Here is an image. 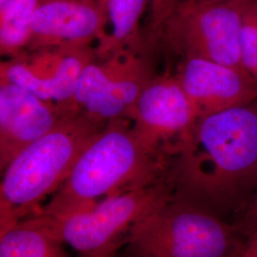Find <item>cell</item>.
<instances>
[{
  "label": "cell",
  "mask_w": 257,
  "mask_h": 257,
  "mask_svg": "<svg viewBox=\"0 0 257 257\" xmlns=\"http://www.w3.org/2000/svg\"><path fill=\"white\" fill-rule=\"evenodd\" d=\"M168 179L176 198L235 223L257 188V100L198 118Z\"/></svg>",
  "instance_id": "1"
},
{
  "label": "cell",
  "mask_w": 257,
  "mask_h": 257,
  "mask_svg": "<svg viewBox=\"0 0 257 257\" xmlns=\"http://www.w3.org/2000/svg\"><path fill=\"white\" fill-rule=\"evenodd\" d=\"M170 160L144 145L128 118L111 120L78 158L63 186L34 215L60 216L164 179Z\"/></svg>",
  "instance_id": "2"
},
{
  "label": "cell",
  "mask_w": 257,
  "mask_h": 257,
  "mask_svg": "<svg viewBox=\"0 0 257 257\" xmlns=\"http://www.w3.org/2000/svg\"><path fill=\"white\" fill-rule=\"evenodd\" d=\"M105 126L73 110L11 160L1 171L0 231L40 210L41 203L63 186L85 149Z\"/></svg>",
  "instance_id": "3"
},
{
  "label": "cell",
  "mask_w": 257,
  "mask_h": 257,
  "mask_svg": "<svg viewBox=\"0 0 257 257\" xmlns=\"http://www.w3.org/2000/svg\"><path fill=\"white\" fill-rule=\"evenodd\" d=\"M248 241L235 223L173 195L138 221L124 247L128 257H242Z\"/></svg>",
  "instance_id": "4"
},
{
  "label": "cell",
  "mask_w": 257,
  "mask_h": 257,
  "mask_svg": "<svg viewBox=\"0 0 257 257\" xmlns=\"http://www.w3.org/2000/svg\"><path fill=\"white\" fill-rule=\"evenodd\" d=\"M174 195L168 179L115 194L60 216H31L82 256L115 257L138 221ZM29 218V217H28Z\"/></svg>",
  "instance_id": "5"
},
{
  "label": "cell",
  "mask_w": 257,
  "mask_h": 257,
  "mask_svg": "<svg viewBox=\"0 0 257 257\" xmlns=\"http://www.w3.org/2000/svg\"><path fill=\"white\" fill-rule=\"evenodd\" d=\"M242 1L184 0L152 31L183 58L198 57L244 68L241 60Z\"/></svg>",
  "instance_id": "6"
},
{
  "label": "cell",
  "mask_w": 257,
  "mask_h": 257,
  "mask_svg": "<svg viewBox=\"0 0 257 257\" xmlns=\"http://www.w3.org/2000/svg\"><path fill=\"white\" fill-rule=\"evenodd\" d=\"M126 50L103 58L101 63L93 60L80 74L74 104L94 122L107 124L127 118L141 92L156 77L144 58Z\"/></svg>",
  "instance_id": "7"
},
{
  "label": "cell",
  "mask_w": 257,
  "mask_h": 257,
  "mask_svg": "<svg viewBox=\"0 0 257 257\" xmlns=\"http://www.w3.org/2000/svg\"><path fill=\"white\" fill-rule=\"evenodd\" d=\"M127 118L139 140L171 163L198 116L175 75H164L148 84Z\"/></svg>",
  "instance_id": "8"
},
{
  "label": "cell",
  "mask_w": 257,
  "mask_h": 257,
  "mask_svg": "<svg viewBox=\"0 0 257 257\" xmlns=\"http://www.w3.org/2000/svg\"><path fill=\"white\" fill-rule=\"evenodd\" d=\"M91 47H50L1 64L0 78L58 106L76 108L74 94L85 67L94 60Z\"/></svg>",
  "instance_id": "9"
},
{
  "label": "cell",
  "mask_w": 257,
  "mask_h": 257,
  "mask_svg": "<svg viewBox=\"0 0 257 257\" xmlns=\"http://www.w3.org/2000/svg\"><path fill=\"white\" fill-rule=\"evenodd\" d=\"M175 77L198 118L257 100V81L241 67L189 57L182 59Z\"/></svg>",
  "instance_id": "10"
},
{
  "label": "cell",
  "mask_w": 257,
  "mask_h": 257,
  "mask_svg": "<svg viewBox=\"0 0 257 257\" xmlns=\"http://www.w3.org/2000/svg\"><path fill=\"white\" fill-rule=\"evenodd\" d=\"M0 79L2 171L19 152L54 130L69 112L78 109L42 100L17 84Z\"/></svg>",
  "instance_id": "11"
},
{
  "label": "cell",
  "mask_w": 257,
  "mask_h": 257,
  "mask_svg": "<svg viewBox=\"0 0 257 257\" xmlns=\"http://www.w3.org/2000/svg\"><path fill=\"white\" fill-rule=\"evenodd\" d=\"M108 21L107 9L98 0H50L41 2L31 25L27 50L50 47H90L102 40Z\"/></svg>",
  "instance_id": "12"
},
{
  "label": "cell",
  "mask_w": 257,
  "mask_h": 257,
  "mask_svg": "<svg viewBox=\"0 0 257 257\" xmlns=\"http://www.w3.org/2000/svg\"><path fill=\"white\" fill-rule=\"evenodd\" d=\"M0 234V257H69L64 245L32 217Z\"/></svg>",
  "instance_id": "13"
},
{
  "label": "cell",
  "mask_w": 257,
  "mask_h": 257,
  "mask_svg": "<svg viewBox=\"0 0 257 257\" xmlns=\"http://www.w3.org/2000/svg\"><path fill=\"white\" fill-rule=\"evenodd\" d=\"M152 0H108L107 13L110 33L99 42L95 55L106 58L134 44L138 37V23L142 13Z\"/></svg>",
  "instance_id": "14"
},
{
  "label": "cell",
  "mask_w": 257,
  "mask_h": 257,
  "mask_svg": "<svg viewBox=\"0 0 257 257\" xmlns=\"http://www.w3.org/2000/svg\"><path fill=\"white\" fill-rule=\"evenodd\" d=\"M40 0H5L0 4V52L18 58L27 50L31 25Z\"/></svg>",
  "instance_id": "15"
},
{
  "label": "cell",
  "mask_w": 257,
  "mask_h": 257,
  "mask_svg": "<svg viewBox=\"0 0 257 257\" xmlns=\"http://www.w3.org/2000/svg\"><path fill=\"white\" fill-rule=\"evenodd\" d=\"M240 48L244 69L257 81V0L242 1Z\"/></svg>",
  "instance_id": "16"
},
{
  "label": "cell",
  "mask_w": 257,
  "mask_h": 257,
  "mask_svg": "<svg viewBox=\"0 0 257 257\" xmlns=\"http://www.w3.org/2000/svg\"><path fill=\"white\" fill-rule=\"evenodd\" d=\"M236 224L248 239L257 230V188L239 214Z\"/></svg>",
  "instance_id": "17"
},
{
  "label": "cell",
  "mask_w": 257,
  "mask_h": 257,
  "mask_svg": "<svg viewBox=\"0 0 257 257\" xmlns=\"http://www.w3.org/2000/svg\"><path fill=\"white\" fill-rule=\"evenodd\" d=\"M184 0H154L151 3V18L150 29H154L158 22L164 18L166 14L172 9L175 4Z\"/></svg>",
  "instance_id": "18"
},
{
  "label": "cell",
  "mask_w": 257,
  "mask_h": 257,
  "mask_svg": "<svg viewBox=\"0 0 257 257\" xmlns=\"http://www.w3.org/2000/svg\"><path fill=\"white\" fill-rule=\"evenodd\" d=\"M242 257H257V247L248 243V247Z\"/></svg>",
  "instance_id": "19"
},
{
  "label": "cell",
  "mask_w": 257,
  "mask_h": 257,
  "mask_svg": "<svg viewBox=\"0 0 257 257\" xmlns=\"http://www.w3.org/2000/svg\"><path fill=\"white\" fill-rule=\"evenodd\" d=\"M248 243H250L251 245H253V246H255L257 247V230L251 235V237L249 238V241H248Z\"/></svg>",
  "instance_id": "20"
},
{
  "label": "cell",
  "mask_w": 257,
  "mask_h": 257,
  "mask_svg": "<svg viewBox=\"0 0 257 257\" xmlns=\"http://www.w3.org/2000/svg\"><path fill=\"white\" fill-rule=\"evenodd\" d=\"M202 1H207V2H215V3H221V2H230V1H235V0H202Z\"/></svg>",
  "instance_id": "21"
},
{
  "label": "cell",
  "mask_w": 257,
  "mask_h": 257,
  "mask_svg": "<svg viewBox=\"0 0 257 257\" xmlns=\"http://www.w3.org/2000/svg\"><path fill=\"white\" fill-rule=\"evenodd\" d=\"M98 1L107 9V2H108V0H98Z\"/></svg>",
  "instance_id": "22"
},
{
  "label": "cell",
  "mask_w": 257,
  "mask_h": 257,
  "mask_svg": "<svg viewBox=\"0 0 257 257\" xmlns=\"http://www.w3.org/2000/svg\"><path fill=\"white\" fill-rule=\"evenodd\" d=\"M45 1H50V0H40V3L41 2H45Z\"/></svg>",
  "instance_id": "23"
},
{
  "label": "cell",
  "mask_w": 257,
  "mask_h": 257,
  "mask_svg": "<svg viewBox=\"0 0 257 257\" xmlns=\"http://www.w3.org/2000/svg\"><path fill=\"white\" fill-rule=\"evenodd\" d=\"M4 1H5V0H0V4H1V3H3Z\"/></svg>",
  "instance_id": "24"
},
{
  "label": "cell",
  "mask_w": 257,
  "mask_h": 257,
  "mask_svg": "<svg viewBox=\"0 0 257 257\" xmlns=\"http://www.w3.org/2000/svg\"><path fill=\"white\" fill-rule=\"evenodd\" d=\"M153 1H154V0H152V2H153ZM152 2H151V3H152Z\"/></svg>",
  "instance_id": "25"
},
{
  "label": "cell",
  "mask_w": 257,
  "mask_h": 257,
  "mask_svg": "<svg viewBox=\"0 0 257 257\" xmlns=\"http://www.w3.org/2000/svg\"><path fill=\"white\" fill-rule=\"evenodd\" d=\"M82 257H85V256H82Z\"/></svg>",
  "instance_id": "26"
}]
</instances>
